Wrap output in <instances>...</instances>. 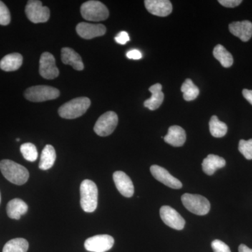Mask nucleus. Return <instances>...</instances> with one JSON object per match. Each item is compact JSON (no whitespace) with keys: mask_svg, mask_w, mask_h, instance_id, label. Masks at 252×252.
<instances>
[{"mask_svg":"<svg viewBox=\"0 0 252 252\" xmlns=\"http://www.w3.org/2000/svg\"><path fill=\"white\" fill-rule=\"evenodd\" d=\"M0 170L5 178L14 185H24L29 179V172L26 167L8 159L0 161Z\"/></svg>","mask_w":252,"mask_h":252,"instance_id":"obj_1","label":"nucleus"},{"mask_svg":"<svg viewBox=\"0 0 252 252\" xmlns=\"http://www.w3.org/2000/svg\"><path fill=\"white\" fill-rule=\"evenodd\" d=\"M80 203L81 208L84 212L95 211L98 202V189L97 185L93 181H83L80 187Z\"/></svg>","mask_w":252,"mask_h":252,"instance_id":"obj_2","label":"nucleus"},{"mask_svg":"<svg viewBox=\"0 0 252 252\" xmlns=\"http://www.w3.org/2000/svg\"><path fill=\"white\" fill-rule=\"evenodd\" d=\"M90 106V99L86 97H77L63 104L59 109V114L63 119H77L84 115Z\"/></svg>","mask_w":252,"mask_h":252,"instance_id":"obj_3","label":"nucleus"},{"mask_svg":"<svg viewBox=\"0 0 252 252\" xmlns=\"http://www.w3.org/2000/svg\"><path fill=\"white\" fill-rule=\"evenodd\" d=\"M81 14L86 21H102L107 19L109 12L107 6L101 1L91 0L81 6Z\"/></svg>","mask_w":252,"mask_h":252,"instance_id":"obj_4","label":"nucleus"},{"mask_svg":"<svg viewBox=\"0 0 252 252\" xmlns=\"http://www.w3.org/2000/svg\"><path fill=\"white\" fill-rule=\"evenodd\" d=\"M182 201L189 212L198 216H204L210 212V202L206 198L198 194L185 193L182 196Z\"/></svg>","mask_w":252,"mask_h":252,"instance_id":"obj_5","label":"nucleus"},{"mask_svg":"<svg viewBox=\"0 0 252 252\" xmlns=\"http://www.w3.org/2000/svg\"><path fill=\"white\" fill-rule=\"evenodd\" d=\"M25 97L34 102H44L58 98L60 96L59 89L49 86H34L25 91Z\"/></svg>","mask_w":252,"mask_h":252,"instance_id":"obj_6","label":"nucleus"},{"mask_svg":"<svg viewBox=\"0 0 252 252\" xmlns=\"http://www.w3.org/2000/svg\"><path fill=\"white\" fill-rule=\"evenodd\" d=\"M118 122L119 118L115 112L109 111L104 113L94 124V132L101 137L111 135L117 127Z\"/></svg>","mask_w":252,"mask_h":252,"instance_id":"obj_7","label":"nucleus"},{"mask_svg":"<svg viewBox=\"0 0 252 252\" xmlns=\"http://www.w3.org/2000/svg\"><path fill=\"white\" fill-rule=\"evenodd\" d=\"M26 14L28 19L33 23L47 22L50 18V10L44 6L41 1L30 0L26 6Z\"/></svg>","mask_w":252,"mask_h":252,"instance_id":"obj_8","label":"nucleus"},{"mask_svg":"<svg viewBox=\"0 0 252 252\" xmlns=\"http://www.w3.org/2000/svg\"><path fill=\"white\" fill-rule=\"evenodd\" d=\"M114 239L109 235H97L86 240L84 248L91 252H106L114 246Z\"/></svg>","mask_w":252,"mask_h":252,"instance_id":"obj_9","label":"nucleus"},{"mask_svg":"<svg viewBox=\"0 0 252 252\" xmlns=\"http://www.w3.org/2000/svg\"><path fill=\"white\" fill-rule=\"evenodd\" d=\"M39 73L46 79H54L59 77V69L56 67V59L52 54L44 52L39 61Z\"/></svg>","mask_w":252,"mask_h":252,"instance_id":"obj_10","label":"nucleus"},{"mask_svg":"<svg viewBox=\"0 0 252 252\" xmlns=\"http://www.w3.org/2000/svg\"><path fill=\"white\" fill-rule=\"evenodd\" d=\"M160 218L162 221L170 228L182 230L185 226V220L175 209L170 206L161 207L160 210Z\"/></svg>","mask_w":252,"mask_h":252,"instance_id":"obj_11","label":"nucleus"},{"mask_svg":"<svg viewBox=\"0 0 252 252\" xmlns=\"http://www.w3.org/2000/svg\"><path fill=\"white\" fill-rule=\"evenodd\" d=\"M150 171L156 180L161 182L167 187L174 189H180L182 187V182L175 177L170 175V172L163 167L157 165H152Z\"/></svg>","mask_w":252,"mask_h":252,"instance_id":"obj_12","label":"nucleus"},{"mask_svg":"<svg viewBox=\"0 0 252 252\" xmlns=\"http://www.w3.org/2000/svg\"><path fill=\"white\" fill-rule=\"evenodd\" d=\"M76 31L81 38L91 39L97 36H103L107 29L102 24H91L83 22L77 25Z\"/></svg>","mask_w":252,"mask_h":252,"instance_id":"obj_13","label":"nucleus"},{"mask_svg":"<svg viewBox=\"0 0 252 252\" xmlns=\"http://www.w3.org/2000/svg\"><path fill=\"white\" fill-rule=\"evenodd\" d=\"M144 5L150 14L160 17L169 16L172 11V3L169 0H146Z\"/></svg>","mask_w":252,"mask_h":252,"instance_id":"obj_14","label":"nucleus"},{"mask_svg":"<svg viewBox=\"0 0 252 252\" xmlns=\"http://www.w3.org/2000/svg\"><path fill=\"white\" fill-rule=\"evenodd\" d=\"M113 180L117 189L120 193L126 198H130L133 195L134 185L132 180L125 172L117 171L113 175Z\"/></svg>","mask_w":252,"mask_h":252,"instance_id":"obj_15","label":"nucleus"},{"mask_svg":"<svg viewBox=\"0 0 252 252\" xmlns=\"http://www.w3.org/2000/svg\"><path fill=\"white\" fill-rule=\"evenodd\" d=\"M229 31L233 35L244 42H247L252 36V23L249 21H243L230 23Z\"/></svg>","mask_w":252,"mask_h":252,"instance_id":"obj_16","label":"nucleus"},{"mask_svg":"<svg viewBox=\"0 0 252 252\" xmlns=\"http://www.w3.org/2000/svg\"><path fill=\"white\" fill-rule=\"evenodd\" d=\"M163 139L166 143L173 147H182L187 140V135L185 130L180 126H170L168 132Z\"/></svg>","mask_w":252,"mask_h":252,"instance_id":"obj_17","label":"nucleus"},{"mask_svg":"<svg viewBox=\"0 0 252 252\" xmlns=\"http://www.w3.org/2000/svg\"><path fill=\"white\" fill-rule=\"evenodd\" d=\"M61 59L64 64H69L75 70L81 71L84 69V63L80 55L71 48H63L61 50Z\"/></svg>","mask_w":252,"mask_h":252,"instance_id":"obj_18","label":"nucleus"},{"mask_svg":"<svg viewBox=\"0 0 252 252\" xmlns=\"http://www.w3.org/2000/svg\"><path fill=\"white\" fill-rule=\"evenodd\" d=\"M162 85L156 84L149 88V91L152 94V97L144 102V107L150 110L154 111L158 109L164 100V94L162 92Z\"/></svg>","mask_w":252,"mask_h":252,"instance_id":"obj_19","label":"nucleus"},{"mask_svg":"<svg viewBox=\"0 0 252 252\" xmlns=\"http://www.w3.org/2000/svg\"><path fill=\"white\" fill-rule=\"evenodd\" d=\"M28 210L27 204L19 198L13 199L6 206L8 217L13 220H19L21 216L27 213Z\"/></svg>","mask_w":252,"mask_h":252,"instance_id":"obj_20","label":"nucleus"},{"mask_svg":"<svg viewBox=\"0 0 252 252\" xmlns=\"http://www.w3.org/2000/svg\"><path fill=\"white\" fill-rule=\"evenodd\" d=\"M225 160L223 158L210 154L204 159L202 163L203 172L207 175H212L217 170L225 167Z\"/></svg>","mask_w":252,"mask_h":252,"instance_id":"obj_21","label":"nucleus"},{"mask_svg":"<svg viewBox=\"0 0 252 252\" xmlns=\"http://www.w3.org/2000/svg\"><path fill=\"white\" fill-rule=\"evenodd\" d=\"M23 64V56L18 53L5 56L0 61V68L5 72L18 70Z\"/></svg>","mask_w":252,"mask_h":252,"instance_id":"obj_22","label":"nucleus"},{"mask_svg":"<svg viewBox=\"0 0 252 252\" xmlns=\"http://www.w3.org/2000/svg\"><path fill=\"white\" fill-rule=\"evenodd\" d=\"M56 160V153L54 147L51 144H47L41 152L39 169L41 170H49L54 166Z\"/></svg>","mask_w":252,"mask_h":252,"instance_id":"obj_23","label":"nucleus"},{"mask_svg":"<svg viewBox=\"0 0 252 252\" xmlns=\"http://www.w3.org/2000/svg\"><path fill=\"white\" fill-rule=\"evenodd\" d=\"M213 56L217 61H220V64L223 67L228 68L233 65V56L225 49L224 46L220 44L215 46L213 51Z\"/></svg>","mask_w":252,"mask_h":252,"instance_id":"obj_24","label":"nucleus"},{"mask_svg":"<svg viewBox=\"0 0 252 252\" xmlns=\"http://www.w3.org/2000/svg\"><path fill=\"white\" fill-rule=\"evenodd\" d=\"M210 131L211 135L217 138L224 137L228 131V127L225 123L220 122L217 116H212L210 119Z\"/></svg>","mask_w":252,"mask_h":252,"instance_id":"obj_25","label":"nucleus"},{"mask_svg":"<svg viewBox=\"0 0 252 252\" xmlns=\"http://www.w3.org/2000/svg\"><path fill=\"white\" fill-rule=\"evenodd\" d=\"M28 248L29 243L26 239L15 238L5 244L2 252H27Z\"/></svg>","mask_w":252,"mask_h":252,"instance_id":"obj_26","label":"nucleus"},{"mask_svg":"<svg viewBox=\"0 0 252 252\" xmlns=\"http://www.w3.org/2000/svg\"><path fill=\"white\" fill-rule=\"evenodd\" d=\"M181 91L183 93L184 99L186 101L194 100L198 97L200 91L195 84H193L191 79H186L185 82L181 87Z\"/></svg>","mask_w":252,"mask_h":252,"instance_id":"obj_27","label":"nucleus"},{"mask_svg":"<svg viewBox=\"0 0 252 252\" xmlns=\"http://www.w3.org/2000/svg\"><path fill=\"white\" fill-rule=\"evenodd\" d=\"M21 152L23 158L28 161L34 162L37 159V149L34 144L30 143V142L23 144L21 146Z\"/></svg>","mask_w":252,"mask_h":252,"instance_id":"obj_28","label":"nucleus"},{"mask_svg":"<svg viewBox=\"0 0 252 252\" xmlns=\"http://www.w3.org/2000/svg\"><path fill=\"white\" fill-rule=\"evenodd\" d=\"M239 152H240L245 158L252 160V139L248 141L241 140L239 142Z\"/></svg>","mask_w":252,"mask_h":252,"instance_id":"obj_29","label":"nucleus"},{"mask_svg":"<svg viewBox=\"0 0 252 252\" xmlns=\"http://www.w3.org/2000/svg\"><path fill=\"white\" fill-rule=\"evenodd\" d=\"M11 22V14L7 6L3 1H0V25L8 26Z\"/></svg>","mask_w":252,"mask_h":252,"instance_id":"obj_30","label":"nucleus"},{"mask_svg":"<svg viewBox=\"0 0 252 252\" xmlns=\"http://www.w3.org/2000/svg\"><path fill=\"white\" fill-rule=\"evenodd\" d=\"M212 248L214 252H231L229 247L220 240H215L212 242Z\"/></svg>","mask_w":252,"mask_h":252,"instance_id":"obj_31","label":"nucleus"},{"mask_svg":"<svg viewBox=\"0 0 252 252\" xmlns=\"http://www.w3.org/2000/svg\"><path fill=\"white\" fill-rule=\"evenodd\" d=\"M115 41H117L118 44L124 45L127 41H130V37L129 34L125 31L121 32L117 34L115 37Z\"/></svg>","mask_w":252,"mask_h":252,"instance_id":"obj_32","label":"nucleus"},{"mask_svg":"<svg viewBox=\"0 0 252 252\" xmlns=\"http://www.w3.org/2000/svg\"><path fill=\"white\" fill-rule=\"evenodd\" d=\"M243 2L242 0H220L219 3H220L222 6L227 8H234L239 6Z\"/></svg>","mask_w":252,"mask_h":252,"instance_id":"obj_33","label":"nucleus"},{"mask_svg":"<svg viewBox=\"0 0 252 252\" xmlns=\"http://www.w3.org/2000/svg\"><path fill=\"white\" fill-rule=\"evenodd\" d=\"M127 59L132 60H140L142 59V55L139 50L132 49L129 51L126 54Z\"/></svg>","mask_w":252,"mask_h":252,"instance_id":"obj_34","label":"nucleus"},{"mask_svg":"<svg viewBox=\"0 0 252 252\" xmlns=\"http://www.w3.org/2000/svg\"><path fill=\"white\" fill-rule=\"evenodd\" d=\"M244 97L252 105V91L248 89H244L243 91Z\"/></svg>","mask_w":252,"mask_h":252,"instance_id":"obj_35","label":"nucleus"},{"mask_svg":"<svg viewBox=\"0 0 252 252\" xmlns=\"http://www.w3.org/2000/svg\"><path fill=\"white\" fill-rule=\"evenodd\" d=\"M238 251L239 252H252V249L249 248L246 245L241 244L239 246Z\"/></svg>","mask_w":252,"mask_h":252,"instance_id":"obj_36","label":"nucleus"},{"mask_svg":"<svg viewBox=\"0 0 252 252\" xmlns=\"http://www.w3.org/2000/svg\"><path fill=\"white\" fill-rule=\"evenodd\" d=\"M0 203H1V194H0Z\"/></svg>","mask_w":252,"mask_h":252,"instance_id":"obj_37","label":"nucleus"}]
</instances>
